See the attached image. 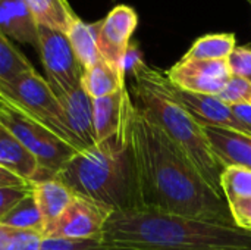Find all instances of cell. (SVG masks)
Wrapping results in <instances>:
<instances>
[{
    "mask_svg": "<svg viewBox=\"0 0 251 250\" xmlns=\"http://www.w3.org/2000/svg\"><path fill=\"white\" fill-rule=\"evenodd\" d=\"M0 102L21 111L72 146L62 103L49 81L35 69L19 75L10 83H0Z\"/></svg>",
    "mask_w": 251,
    "mask_h": 250,
    "instance_id": "6",
    "label": "cell"
},
{
    "mask_svg": "<svg viewBox=\"0 0 251 250\" xmlns=\"http://www.w3.org/2000/svg\"><path fill=\"white\" fill-rule=\"evenodd\" d=\"M40 250H104L101 237L97 239H66V237H44Z\"/></svg>",
    "mask_w": 251,
    "mask_h": 250,
    "instance_id": "27",
    "label": "cell"
},
{
    "mask_svg": "<svg viewBox=\"0 0 251 250\" xmlns=\"http://www.w3.org/2000/svg\"><path fill=\"white\" fill-rule=\"evenodd\" d=\"M0 124L7 128L37 159L38 172L32 184L54 178L78 153L76 149L53 131L4 102H0Z\"/></svg>",
    "mask_w": 251,
    "mask_h": 250,
    "instance_id": "5",
    "label": "cell"
},
{
    "mask_svg": "<svg viewBox=\"0 0 251 250\" xmlns=\"http://www.w3.org/2000/svg\"><path fill=\"white\" fill-rule=\"evenodd\" d=\"M81 85L91 99H100L126 85L125 71L110 65L101 57L93 66L84 69Z\"/></svg>",
    "mask_w": 251,
    "mask_h": 250,
    "instance_id": "18",
    "label": "cell"
},
{
    "mask_svg": "<svg viewBox=\"0 0 251 250\" xmlns=\"http://www.w3.org/2000/svg\"><path fill=\"white\" fill-rule=\"evenodd\" d=\"M97 32H99V22L85 24L78 16L72 19L66 31V35L72 44V49L82 69L93 66L97 60L101 59L97 47Z\"/></svg>",
    "mask_w": 251,
    "mask_h": 250,
    "instance_id": "19",
    "label": "cell"
},
{
    "mask_svg": "<svg viewBox=\"0 0 251 250\" xmlns=\"http://www.w3.org/2000/svg\"><path fill=\"white\" fill-rule=\"evenodd\" d=\"M218 97L228 106L251 105V80L231 75Z\"/></svg>",
    "mask_w": 251,
    "mask_h": 250,
    "instance_id": "26",
    "label": "cell"
},
{
    "mask_svg": "<svg viewBox=\"0 0 251 250\" xmlns=\"http://www.w3.org/2000/svg\"><path fill=\"white\" fill-rule=\"evenodd\" d=\"M0 167L32 184L38 172L32 153L0 124Z\"/></svg>",
    "mask_w": 251,
    "mask_h": 250,
    "instance_id": "17",
    "label": "cell"
},
{
    "mask_svg": "<svg viewBox=\"0 0 251 250\" xmlns=\"http://www.w3.org/2000/svg\"><path fill=\"white\" fill-rule=\"evenodd\" d=\"M128 130L141 208L235 225L225 197L212 190L188 156L134 103Z\"/></svg>",
    "mask_w": 251,
    "mask_h": 250,
    "instance_id": "1",
    "label": "cell"
},
{
    "mask_svg": "<svg viewBox=\"0 0 251 250\" xmlns=\"http://www.w3.org/2000/svg\"><path fill=\"white\" fill-rule=\"evenodd\" d=\"M124 69L125 75L126 72L132 75V84L128 91L134 106L156 122L188 156L212 190L224 196L221 190L224 167L210 146L204 125L178 99L175 87L166 74L146 65L132 46L126 52Z\"/></svg>",
    "mask_w": 251,
    "mask_h": 250,
    "instance_id": "3",
    "label": "cell"
},
{
    "mask_svg": "<svg viewBox=\"0 0 251 250\" xmlns=\"http://www.w3.org/2000/svg\"><path fill=\"white\" fill-rule=\"evenodd\" d=\"M37 49L40 52L47 81L57 99L81 85L84 69L76 59L66 32L38 27Z\"/></svg>",
    "mask_w": 251,
    "mask_h": 250,
    "instance_id": "7",
    "label": "cell"
},
{
    "mask_svg": "<svg viewBox=\"0 0 251 250\" xmlns=\"http://www.w3.org/2000/svg\"><path fill=\"white\" fill-rule=\"evenodd\" d=\"M137 24L138 16L135 10L125 4L113 7L104 19L99 21L97 47L100 56L122 71H125L124 60Z\"/></svg>",
    "mask_w": 251,
    "mask_h": 250,
    "instance_id": "10",
    "label": "cell"
},
{
    "mask_svg": "<svg viewBox=\"0 0 251 250\" xmlns=\"http://www.w3.org/2000/svg\"><path fill=\"white\" fill-rule=\"evenodd\" d=\"M166 77L179 90L218 96L231 78V71L226 60L181 59L166 72Z\"/></svg>",
    "mask_w": 251,
    "mask_h": 250,
    "instance_id": "9",
    "label": "cell"
},
{
    "mask_svg": "<svg viewBox=\"0 0 251 250\" xmlns=\"http://www.w3.org/2000/svg\"><path fill=\"white\" fill-rule=\"evenodd\" d=\"M38 27L66 32L72 19L76 16L68 0H25Z\"/></svg>",
    "mask_w": 251,
    "mask_h": 250,
    "instance_id": "20",
    "label": "cell"
},
{
    "mask_svg": "<svg viewBox=\"0 0 251 250\" xmlns=\"http://www.w3.org/2000/svg\"><path fill=\"white\" fill-rule=\"evenodd\" d=\"M0 29L10 40L38 47V25L25 0H0Z\"/></svg>",
    "mask_w": 251,
    "mask_h": 250,
    "instance_id": "15",
    "label": "cell"
},
{
    "mask_svg": "<svg viewBox=\"0 0 251 250\" xmlns=\"http://www.w3.org/2000/svg\"><path fill=\"white\" fill-rule=\"evenodd\" d=\"M0 186H7V187H25V186H31V183L19 178L18 175L3 169L0 167Z\"/></svg>",
    "mask_w": 251,
    "mask_h": 250,
    "instance_id": "31",
    "label": "cell"
},
{
    "mask_svg": "<svg viewBox=\"0 0 251 250\" xmlns=\"http://www.w3.org/2000/svg\"><path fill=\"white\" fill-rule=\"evenodd\" d=\"M221 190L228 205L251 197V169L226 167L221 175Z\"/></svg>",
    "mask_w": 251,
    "mask_h": 250,
    "instance_id": "24",
    "label": "cell"
},
{
    "mask_svg": "<svg viewBox=\"0 0 251 250\" xmlns=\"http://www.w3.org/2000/svg\"><path fill=\"white\" fill-rule=\"evenodd\" d=\"M112 212V208L100 202L75 194L74 200L63 212V215L53 225H50L43 233V236L66 239L101 237L103 228Z\"/></svg>",
    "mask_w": 251,
    "mask_h": 250,
    "instance_id": "8",
    "label": "cell"
},
{
    "mask_svg": "<svg viewBox=\"0 0 251 250\" xmlns=\"http://www.w3.org/2000/svg\"><path fill=\"white\" fill-rule=\"evenodd\" d=\"M231 75L243 77L251 80V47L250 46H237L229 57L226 59Z\"/></svg>",
    "mask_w": 251,
    "mask_h": 250,
    "instance_id": "28",
    "label": "cell"
},
{
    "mask_svg": "<svg viewBox=\"0 0 251 250\" xmlns=\"http://www.w3.org/2000/svg\"><path fill=\"white\" fill-rule=\"evenodd\" d=\"M66 128L69 131L72 146L79 152L91 149L97 144L94 131V115H93V99L87 94L82 85H78L72 91L59 97Z\"/></svg>",
    "mask_w": 251,
    "mask_h": 250,
    "instance_id": "11",
    "label": "cell"
},
{
    "mask_svg": "<svg viewBox=\"0 0 251 250\" xmlns=\"http://www.w3.org/2000/svg\"><path fill=\"white\" fill-rule=\"evenodd\" d=\"M247 1H250V3H251V0H247Z\"/></svg>",
    "mask_w": 251,
    "mask_h": 250,
    "instance_id": "33",
    "label": "cell"
},
{
    "mask_svg": "<svg viewBox=\"0 0 251 250\" xmlns=\"http://www.w3.org/2000/svg\"><path fill=\"white\" fill-rule=\"evenodd\" d=\"M204 131L224 168L243 167L251 169V136L218 127H204Z\"/></svg>",
    "mask_w": 251,
    "mask_h": 250,
    "instance_id": "14",
    "label": "cell"
},
{
    "mask_svg": "<svg viewBox=\"0 0 251 250\" xmlns=\"http://www.w3.org/2000/svg\"><path fill=\"white\" fill-rule=\"evenodd\" d=\"M175 93L178 99L184 103V106L193 113V116L201 125L232 130L246 136H251V133L244 127V124L237 118L232 108L224 103L218 96L190 93L185 90H179L176 87Z\"/></svg>",
    "mask_w": 251,
    "mask_h": 250,
    "instance_id": "12",
    "label": "cell"
},
{
    "mask_svg": "<svg viewBox=\"0 0 251 250\" xmlns=\"http://www.w3.org/2000/svg\"><path fill=\"white\" fill-rule=\"evenodd\" d=\"M32 69L34 66L31 62L0 29V83H10L19 75Z\"/></svg>",
    "mask_w": 251,
    "mask_h": 250,
    "instance_id": "23",
    "label": "cell"
},
{
    "mask_svg": "<svg viewBox=\"0 0 251 250\" xmlns=\"http://www.w3.org/2000/svg\"><path fill=\"white\" fill-rule=\"evenodd\" d=\"M43 234L0 225V250H40Z\"/></svg>",
    "mask_w": 251,
    "mask_h": 250,
    "instance_id": "25",
    "label": "cell"
},
{
    "mask_svg": "<svg viewBox=\"0 0 251 250\" xmlns=\"http://www.w3.org/2000/svg\"><path fill=\"white\" fill-rule=\"evenodd\" d=\"M132 100L126 85L109 96L93 99L94 131L97 143H101L124 131L129 118Z\"/></svg>",
    "mask_w": 251,
    "mask_h": 250,
    "instance_id": "13",
    "label": "cell"
},
{
    "mask_svg": "<svg viewBox=\"0 0 251 250\" xmlns=\"http://www.w3.org/2000/svg\"><path fill=\"white\" fill-rule=\"evenodd\" d=\"M32 184L25 187H7L0 186V220L26 194L31 193Z\"/></svg>",
    "mask_w": 251,
    "mask_h": 250,
    "instance_id": "29",
    "label": "cell"
},
{
    "mask_svg": "<svg viewBox=\"0 0 251 250\" xmlns=\"http://www.w3.org/2000/svg\"><path fill=\"white\" fill-rule=\"evenodd\" d=\"M31 192L40 209L44 231L63 215L75 197V194L57 178L34 183Z\"/></svg>",
    "mask_w": 251,
    "mask_h": 250,
    "instance_id": "16",
    "label": "cell"
},
{
    "mask_svg": "<svg viewBox=\"0 0 251 250\" xmlns=\"http://www.w3.org/2000/svg\"><path fill=\"white\" fill-rule=\"evenodd\" d=\"M232 111L237 115V118L244 124V127L251 133V105L232 106Z\"/></svg>",
    "mask_w": 251,
    "mask_h": 250,
    "instance_id": "32",
    "label": "cell"
},
{
    "mask_svg": "<svg viewBox=\"0 0 251 250\" xmlns=\"http://www.w3.org/2000/svg\"><path fill=\"white\" fill-rule=\"evenodd\" d=\"M54 178L74 194L100 202L113 211L141 208L128 122L119 134L76 153Z\"/></svg>",
    "mask_w": 251,
    "mask_h": 250,
    "instance_id": "4",
    "label": "cell"
},
{
    "mask_svg": "<svg viewBox=\"0 0 251 250\" xmlns=\"http://www.w3.org/2000/svg\"><path fill=\"white\" fill-rule=\"evenodd\" d=\"M101 242L104 250H251V233L237 225L137 208L113 211Z\"/></svg>",
    "mask_w": 251,
    "mask_h": 250,
    "instance_id": "2",
    "label": "cell"
},
{
    "mask_svg": "<svg viewBox=\"0 0 251 250\" xmlns=\"http://www.w3.org/2000/svg\"><path fill=\"white\" fill-rule=\"evenodd\" d=\"M229 206L232 221L237 227L251 233V197L237 200Z\"/></svg>",
    "mask_w": 251,
    "mask_h": 250,
    "instance_id": "30",
    "label": "cell"
},
{
    "mask_svg": "<svg viewBox=\"0 0 251 250\" xmlns=\"http://www.w3.org/2000/svg\"><path fill=\"white\" fill-rule=\"evenodd\" d=\"M237 47L235 35L231 32L209 34L193 43L182 57L184 60H226Z\"/></svg>",
    "mask_w": 251,
    "mask_h": 250,
    "instance_id": "21",
    "label": "cell"
},
{
    "mask_svg": "<svg viewBox=\"0 0 251 250\" xmlns=\"http://www.w3.org/2000/svg\"><path fill=\"white\" fill-rule=\"evenodd\" d=\"M0 225L16 228V230H25V231H35L43 234L44 224L40 214V209L37 206V202L32 196V192L26 194L21 202H18L1 220Z\"/></svg>",
    "mask_w": 251,
    "mask_h": 250,
    "instance_id": "22",
    "label": "cell"
}]
</instances>
